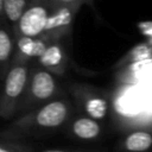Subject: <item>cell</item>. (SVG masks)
<instances>
[{
    "label": "cell",
    "instance_id": "cell-18",
    "mask_svg": "<svg viewBox=\"0 0 152 152\" xmlns=\"http://www.w3.org/2000/svg\"><path fill=\"white\" fill-rule=\"evenodd\" d=\"M42 152H71V151H66V150H58V148H50V150H44Z\"/></svg>",
    "mask_w": 152,
    "mask_h": 152
},
{
    "label": "cell",
    "instance_id": "cell-15",
    "mask_svg": "<svg viewBox=\"0 0 152 152\" xmlns=\"http://www.w3.org/2000/svg\"><path fill=\"white\" fill-rule=\"evenodd\" d=\"M13 48V38L4 27H0V65L11 58Z\"/></svg>",
    "mask_w": 152,
    "mask_h": 152
},
{
    "label": "cell",
    "instance_id": "cell-4",
    "mask_svg": "<svg viewBox=\"0 0 152 152\" xmlns=\"http://www.w3.org/2000/svg\"><path fill=\"white\" fill-rule=\"evenodd\" d=\"M82 5L81 1H53L51 2V12L48 19L45 33L43 38L46 40L55 39L64 34L70 27L77 8Z\"/></svg>",
    "mask_w": 152,
    "mask_h": 152
},
{
    "label": "cell",
    "instance_id": "cell-12",
    "mask_svg": "<svg viewBox=\"0 0 152 152\" xmlns=\"http://www.w3.org/2000/svg\"><path fill=\"white\" fill-rule=\"evenodd\" d=\"M148 59H152V45H150L146 42V43H140V44L135 45L134 48H132L126 53V56L118 63V65L125 66V65H129L132 63L148 61Z\"/></svg>",
    "mask_w": 152,
    "mask_h": 152
},
{
    "label": "cell",
    "instance_id": "cell-13",
    "mask_svg": "<svg viewBox=\"0 0 152 152\" xmlns=\"http://www.w3.org/2000/svg\"><path fill=\"white\" fill-rule=\"evenodd\" d=\"M28 6L30 4L25 0H5L4 14L11 23L18 24Z\"/></svg>",
    "mask_w": 152,
    "mask_h": 152
},
{
    "label": "cell",
    "instance_id": "cell-19",
    "mask_svg": "<svg viewBox=\"0 0 152 152\" xmlns=\"http://www.w3.org/2000/svg\"><path fill=\"white\" fill-rule=\"evenodd\" d=\"M4 2L5 0H0V14L4 13Z\"/></svg>",
    "mask_w": 152,
    "mask_h": 152
},
{
    "label": "cell",
    "instance_id": "cell-5",
    "mask_svg": "<svg viewBox=\"0 0 152 152\" xmlns=\"http://www.w3.org/2000/svg\"><path fill=\"white\" fill-rule=\"evenodd\" d=\"M57 90V83L52 74L44 69H37L32 72L28 80V86L25 97L20 104L32 106L40 102H50ZM52 101V100H51Z\"/></svg>",
    "mask_w": 152,
    "mask_h": 152
},
{
    "label": "cell",
    "instance_id": "cell-3",
    "mask_svg": "<svg viewBox=\"0 0 152 152\" xmlns=\"http://www.w3.org/2000/svg\"><path fill=\"white\" fill-rule=\"evenodd\" d=\"M51 12V2H32L26 8L17 24V38H40L45 33L48 19Z\"/></svg>",
    "mask_w": 152,
    "mask_h": 152
},
{
    "label": "cell",
    "instance_id": "cell-7",
    "mask_svg": "<svg viewBox=\"0 0 152 152\" xmlns=\"http://www.w3.org/2000/svg\"><path fill=\"white\" fill-rule=\"evenodd\" d=\"M49 40L45 38H28V37H18L17 38V49L18 56L23 58L40 57L49 46Z\"/></svg>",
    "mask_w": 152,
    "mask_h": 152
},
{
    "label": "cell",
    "instance_id": "cell-1",
    "mask_svg": "<svg viewBox=\"0 0 152 152\" xmlns=\"http://www.w3.org/2000/svg\"><path fill=\"white\" fill-rule=\"evenodd\" d=\"M70 115V104L66 100L56 99L44 103L33 113H30L14 122L13 131L19 132L30 131H52L61 127Z\"/></svg>",
    "mask_w": 152,
    "mask_h": 152
},
{
    "label": "cell",
    "instance_id": "cell-17",
    "mask_svg": "<svg viewBox=\"0 0 152 152\" xmlns=\"http://www.w3.org/2000/svg\"><path fill=\"white\" fill-rule=\"evenodd\" d=\"M138 28L144 36H146L148 38L147 43L150 45H152V21H148V20L140 21V23H138Z\"/></svg>",
    "mask_w": 152,
    "mask_h": 152
},
{
    "label": "cell",
    "instance_id": "cell-16",
    "mask_svg": "<svg viewBox=\"0 0 152 152\" xmlns=\"http://www.w3.org/2000/svg\"><path fill=\"white\" fill-rule=\"evenodd\" d=\"M0 152H32V150L27 146H21L18 144L0 142Z\"/></svg>",
    "mask_w": 152,
    "mask_h": 152
},
{
    "label": "cell",
    "instance_id": "cell-11",
    "mask_svg": "<svg viewBox=\"0 0 152 152\" xmlns=\"http://www.w3.org/2000/svg\"><path fill=\"white\" fill-rule=\"evenodd\" d=\"M116 113L125 118H133L139 113V106L137 104V97L129 90L120 93L115 100Z\"/></svg>",
    "mask_w": 152,
    "mask_h": 152
},
{
    "label": "cell",
    "instance_id": "cell-14",
    "mask_svg": "<svg viewBox=\"0 0 152 152\" xmlns=\"http://www.w3.org/2000/svg\"><path fill=\"white\" fill-rule=\"evenodd\" d=\"M126 69H127L126 70L127 78H133L139 81L144 78L147 74L152 72V59L132 63L129 65H126Z\"/></svg>",
    "mask_w": 152,
    "mask_h": 152
},
{
    "label": "cell",
    "instance_id": "cell-9",
    "mask_svg": "<svg viewBox=\"0 0 152 152\" xmlns=\"http://www.w3.org/2000/svg\"><path fill=\"white\" fill-rule=\"evenodd\" d=\"M122 146L128 152H145L152 147V133L144 129H138L129 133Z\"/></svg>",
    "mask_w": 152,
    "mask_h": 152
},
{
    "label": "cell",
    "instance_id": "cell-8",
    "mask_svg": "<svg viewBox=\"0 0 152 152\" xmlns=\"http://www.w3.org/2000/svg\"><path fill=\"white\" fill-rule=\"evenodd\" d=\"M71 132L78 139L93 140L100 135L101 127L96 120L89 116H80L72 121Z\"/></svg>",
    "mask_w": 152,
    "mask_h": 152
},
{
    "label": "cell",
    "instance_id": "cell-6",
    "mask_svg": "<svg viewBox=\"0 0 152 152\" xmlns=\"http://www.w3.org/2000/svg\"><path fill=\"white\" fill-rule=\"evenodd\" d=\"M38 59H39V64L43 68L55 74H63L66 65V57L64 49L62 48L61 44L57 43L50 44L45 50V52Z\"/></svg>",
    "mask_w": 152,
    "mask_h": 152
},
{
    "label": "cell",
    "instance_id": "cell-2",
    "mask_svg": "<svg viewBox=\"0 0 152 152\" xmlns=\"http://www.w3.org/2000/svg\"><path fill=\"white\" fill-rule=\"evenodd\" d=\"M28 68L25 63H15L6 74L0 95V115L12 116L19 108L20 99L28 86Z\"/></svg>",
    "mask_w": 152,
    "mask_h": 152
},
{
    "label": "cell",
    "instance_id": "cell-10",
    "mask_svg": "<svg viewBox=\"0 0 152 152\" xmlns=\"http://www.w3.org/2000/svg\"><path fill=\"white\" fill-rule=\"evenodd\" d=\"M84 112L94 120L103 119L108 112V102L104 97L96 94H88L83 100Z\"/></svg>",
    "mask_w": 152,
    "mask_h": 152
}]
</instances>
